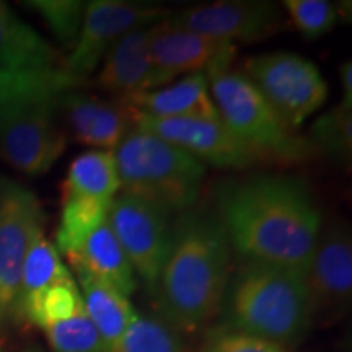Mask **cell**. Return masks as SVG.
Listing matches in <instances>:
<instances>
[{
    "label": "cell",
    "mask_w": 352,
    "mask_h": 352,
    "mask_svg": "<svg viewBox=\"0 0 352 352\" xmlns=\"http://www.w3.org/2000/svg\"><path fill=\"white\" fill-rule=\"evenodd\" d=\"M16 308L30 323L41 329L85 310L80 290L74 277L47 285L21 302Z\"/></svg>",
    "instance_id": "cell-23"
},
{
    "label": "cell",
    "mask_w": 352,
    "mask_h": 352,
    "mask_svg": "<svg viewBox=\"0 0 352 352\" xmlns=\"http://www.w3.org/2000/svg\"><path fill=\"white\" fill-rule=\"evenodd\" d=\"M232 248L217 212L195 204L176 214L171 246L152 292L165 321L182 331L204 327L222 308Z\"/></svg>",
    "instance_id": "cell-2"
},
{
    "label": "cell",
    "mask_w": 352,
    "mask_h": 352,
    "mask_svg": "<svg viewBox=\"0 0 352 352\" xmlns=\"http://www.w3.org/2000/svg\"><path fill=\"white\" fill-rule=\"evenodd\" d=\"M23 111L26 109H0V135Z\"/></svg>",
    "instance_id": "cell-32"
},
{
    "label": "cell",
    "mask_w": 352,
    "mask_h": 352,
    "mask_svg": "<svg viewBox=\"0 0 352 352\" xmlns=\"http://www.w3.org/2000/svg\"><path fill=\"white\" fill-rule=\"evenodd\" d=\"M85 78L69 74L63 65L46 70L0 69V109H28L59 103L65 95L82 90Z\"/></svg>",
    "instance_id": "cell-18"
},
{
    "label": "cell",
    "mask_w": 352,
    "mask_h": 352,
    "mask_svg": "<svg viewBox=\"0 0 352 352\" xmlns=\"http://www.w3.org/2000/svg\"><path fill=\"white\" fill-rule=\"evenodd\" d=\"M33 12H36L50 26L52 34L64 47L72 50L80 33L85 2L80 0H30L25 2Z\"/></svg>",
    "instance_id": "cell-27"
},
{
    "label": "cell",
    "mask_w": 352,
    "mask_h": 352,
    "mask_svg": "<svg viewBox=\"0 0 352 352\" xmlns=\"http://www.w3.org/2000/svg\"><path fill=\"white\" fill-rule=\"evenodd\" d=\"M243 74L285 124L296 131L328 98V83L320 69L294 52L254 56L246 63Z\"/></svg>",
    "instance_id": "cell-6"
},
{
    "label": "cell",
    "mask_w": 352,
    "mask_h": 352,
    "mask_svg": "<svg viewBox=\"0 0 352 352\" xmlns=\"http://www.w3.org/2000/svg\"><path fill=\"white\" fill-rule=\"evenodd\" d=\"M135 127L183 148L202 164L222 170H248L263 158L236 138L219 118H148L135 114Z\"/></svg>",
    "instance_id": "cell-10"
},
{
    "label": "cell",
    "mask_w": 352,
    "mask_h": 352,
    "mask_svg": "<svg viewBox=\"0 0 352 352\" xmlns=\"http://www.w3.org/2000/svg\"><path fill=\"white\" fill-rule=\"evenodd\" d=\"M232 331L290 347L315 323L314 302L303 272L243 261L228 277L222 302Z\"/></svg>",
    "instance_id": "cell-3"
},
{
    "label": "cell",
    "mask_w": 352,
    "mask_h": 352,
    "mask_svg": "<svg viewBox=\"0 0 352 352\" xmlns=\"http://www.w3.org/2000/svg\"><path fill=\"white\" fill-rule=\"evenodd\" d=\"M43 232L38 196L15 179L0 176V303L6 311L15 308L23 259Z\"/></svg>",
    "instance_id": "cell-9"
},
{
    "label": "cell",
    "mask_w": 352,
    "mask_h": 352,
    "mask_svg": "<svg viewBox=\"0 0 352 352\" xmlns=\"http://www.w3.org/2000/svg\"><path fill=\"white\" fill-rule=\"evenodd\" d=\"M219 120L264 164H303L318 155L305 135L285 124L243 72L223 69L208 76Z\"/></svg>",
    "instance_id": "cell-5"
},
{
    "label": "cell",
    "mask_w": 352,
    "mask_h": 352,
    "mask_svg": "<svg viewBox=\"0 0 352 352\" xmlns=\"http://www.w3.org/2000/svg\"><path fill=\"white\" fill-rule=\"evenodd\" d=\"M160 23V21H158ZM152 26L138 28L122 36L107 52L95 77V85L126 98L168 85L173 77L157 67L148 51Z\"/></svg>",
    "instance_id": "cell-15"
},
{
    "label": "cell",
    "mask_w": 352,
    "mask_h": 352,
    "mask_svg": "<svg viewBox=\"0 0 352 352\" xmlns=\"http://www.w3.org/2000/svg\"><path fill=\"white\" fill-rule=\"evenodd\" d=\"M43 331L54 352H107L103 340L85 310L51 324Z\"/></svg>",
    "instance_id": "cell-28"
},
{
    "label": "cell",
    "mask_w": 352,
    "mask_h": 352,
    "mask_svg": "<svg viewBox=\"0 0 352 352\" xmlns=\"http://www.w3.org/2000/svg\"><path fill=\"white\" fill-rule=\"evenodd\" d=\"M59 111L77 142L91 151L113 153L135 127V113L122 98L104 100L77 90L60 100Z\"/></svg>",
    "instance_id": "cell-16"
},
{
    "label": "cell",
    "mask_w": 352,
    "mask_h": 352,
    "mask_svg": "<svg viewBox=\"0 0 352 352\" xmlns=\"http://www.w3.org/2000/svg\"><path fill=\"white\" fill-rule=\"evenodd\" d=\"M305 277L315 320L344 314L352 290V241L344 223L329 222L321 228Z\"/></svg>",
    "instance_id": "cell-13"
},
{
    "label": "cell",
    "mask_w": 352,
    "mask_h": 352,
    "mask_svg": "<svg viewBox=\"0 0 352 352\" xmlns=\"http://www.w3.org/2000/svg\"><path fill=\"white\" fill-rule=\"evenodd\" d=\"M59 103L26 109L2 132L0 157L8 166L19 173L41 176L63 157L67 134L56 120Z\"/></svg>",
    "instance_id": "cell-12"
},
{
    "label": "cell",
    "mask_w": 352,
    "mask_h": 352,
    "mask_svg": "<svg viewBox=\"0 0 352 352\" xmlns=\"http://www.w3.org/2000/svg\"><path fill=\"white\" fill-rule=\"evenodd\" d=\"M69 266L77 277L78 290L88 318L94 323L108 352L121 340L138 314L129 297L122 296L120 290L90 274L82 264L69 263Z\"/></svg>",
    "instance_id": "cell-19"
},
{
    "label": "cell",
    "mask_w": 352,
    "mask_h": 352,
    "mask_svg": "<svg viewBox=\"0 0 352 352\" xmlns=\"http://www.w3.org/2000/svg\"><path fill=\"white\" fill-rule=\"evenodd\" d=\"M65 258L69 263L82 264L90 274L120 290L122 296L131 297L138 289V276L118 243L108 220L90 233L77 253Z\"/></svg>",
    "instance_id": "cell-21"
},
{
    "label": "cell",
    "mask_w": 352,
    "mask_h": 352,
    "mask_svg": "<svg viewBox=\"0 0 352 352\" xmlns=\"http://www.w3.org/2000/svg\"><path fill=\"white\" fill-rule=\"evenodd\" d=\"M340 82H341V90H342L341 104L342 107L352 109V63L351 60L341 64Z\"/></svg>",
    "instance_id": "cell-31"
},
{
    "label": "cell",
    "mask_w": 352,
    "mask_h": 352,
    "mask_svg": "<svg viewBox=\"0 0 352 352\" xmlns=\"http://www.w3.org/2000/svg\"><path fill=\"white\" fill-rule=\"evenodd\" d=\"M108 223L135 276L153 290L171 246V214L120 192L109 208Z\"/></svg>",
    "instance_id": "cell-7"
},
{
    "label": "cell",
    "mask_w": 352,
    "mask_h": 352,
    "mask_svg": "<svg viewBox=\"0 0 352 352\" xmlns=\"http://www.w3.org/2000/svg\"><path fill=\"white\" fill-rule=\"evenodd\" d=\"M120 191L168 214L197 204L206 165L183 148L134 127L113 152Z\"/></svg>",
    "instance_id": "cell-4"
},
{
    "label": "cell",
    "mask_w": 352,
    "mask_h": 352,
    "mask_svg": "<svg viewBox=\"0 0 352 352\" xmlns=\"http://www.w3.org/2000/svg\"><path fill=\"white\" fill-rule=\"evenodd\" d=\"M214 210L240 259L307 274L323 219L305 182L279 173L233 179L219 186Z\"/></svg>",
    "instance_id": "cell-1"
},
{
    "label": "cell",
    "mask_w": 352,
    "mask_h": 352,
    "mask_svg": "<svg viewBox=\"0 0 352 352\" xmlns=\"http://www.w3.org/2000/svg\"><path fill=\"white\" fill-rule=\"evenodd\" d=\"M204 352H292L289 347L276 342L250 336L236 331H223L215 334L208 342Z\"/></svg>",
    "instance_id": "cell-30"
},
{
    "label": "cell",
    "mask_w": 352,
    "mask_h": 352,
    "mask_svg": "<svg viewBox=\"0 0 352 352\" xmlns=\"http://www.w3.org/2000/svg\"><path fill=\"white\" fill-rule=\"evenodd\" d=\"M310 142L318 153L349 164L352 155V109L336 104L316 118L310 129Z\"/></svg>",
    "instance_id": "cell-26"
},
{
    "label": "cell",
    "mask_w": 352,
    "mask_h": 352,
    "mask_svg": "<svg viewBox=\"0 0 352 352\" xmlns=\"http://www.w3.org/2000/svg\"><path fill=\"white\" fill-rule=\"evenodd\" d=\"M60 65L59 52L6 2H0V69L46 70Z\"/></svg>",
    "instance_id": "cell-20"
},
{
    "label": "cell",
    "mask_w": 352,
    "mask_h": 352,
    "mask_svg": "<svg viewBox=\"0 0 352 352\" xmlns=\"http://www.w3.org/2000/svg\"><path fill=\"white\" fill-rule=\"evenodd\" d=\"M3 314H6V308H3V307H2V303H0V323H2Z\"/></svg>",
    "instance_id": "cell-33"
},
{
    "label": "cell",
    "mask_w": 352,
    "mask_h": 352,
    "mask_svg": "<svg viewBox=\"0 0 352 352\" xmlns=\"http://www.w3.org/2000/svg\"><path fill=\"white\" fill-rule=\"evenodd\" d=\"M164 8L124 2V0H91L87 2L82 28L76 46L63 60L72 76L85 78L100 67L107 52L127 33L153 26L166 19Z\"/></svg>",
    "instance_id": "cell-8"
},
{
    "label": "cell",
    "mask_w": 352,
    "mask_h": 352,
    "mask_svg": "<svg viewBox=\"0 0 352 352\" xmlns=\"http://www.w3.org/2000/svg\"><path fill=\"white\" fill-rule=\"evenodd\" d=\"M120 195V178L111 152L88 151L72 162L63 184V196L111 206Z\"/></svg>",
    "instance_id": "cell-22"
},
{
    "label": "cell",
    "mask_w": 352,
    "mask_h": 352,
    "mask_svg": "<svg viewBox=\"0 0 352 352\" xmlns=\"http://www.w3.org/2000/svg\"><path fill=\"white\" fill-rule=\"evenodd\" d=\"M235 44L171 25L168 20L152 26L148 51L164 72L171 77L202 74L210 76L228 69L235 56Z\"/></svg>",
    "instance_id": "cell-14"
},
{
    "label": "cell",
    "mask_w": 352,
    "mask_h": 352,
    "mask_svg": "<svg viewBox=\"0 0 352 352\" xmlns=\"http://www.w3.org/2000/svg\"><path fill=\"white\" fill-rule=\"evenodd\" d=\"M70 277H72V272L64 264L56 245H52L44 236V232L39 233L23 259L15 308L26 298L32 297L33 294L47 287V285L67 280Z\"/></svg>",
    "instance_id": "cell-24"
},
{
    "label": "cell",
    "mask_w": 352,
    "mask_h": 352,
    "mask_svg": "<svg viewBox=\"0 0 352 352\" xmlns=\"http://www.w3.org/2000/svg\"><path fill=\"white\" fill-rule=\"evenodd\" d=\"M283 8L305 39H318L338 23V7L328 0H284Z\"/></svg>",
    "instance_id": "cell-29"
},
{
    "label": "cell",
    "mask_w": 352,
    "mask_h": 352,
    "mask_svg": "<svg viewBox=\"0 0 352 352\" xmlns=\"http://www.w3.org/2000/svg\"><path fill=\"white\" fill-rule=\"evenodd\" d=\"M140 116L162 118H219L210 98L208 77L202 74L184 76L179 80L144 94L122 98Z\"/></svg>",
    "instance_id": "cell-17"
},
{
    "label": "cell",
    "mask_w": 352,
    "mask_h": 352,
    "mask_svg": "<svg viewBox=\"0 0 352 352\" xmlns=\"http://www.w3.org/2000/svg\"><path fill=\"white\" fill-rule=\"evenodd\" d=\"M171 25L228 43H256L279 32L283 7L259 0L206 3L166 16Z\"/></svg>",
    "instance_id": "cell-11"
},
{
    "label": "cell",
    "mask_w": 352,
    "mask_h": 352,
    "mask_svg": "<svg viewBox=\"0 0 352 352\" xmlns=\"http://www.w3.org/2000/svg\"><path fill=\"white\" fill-rule=\"evenodd\" d=\"M108 352H184V342L168 321L138 314Z\"/></svg>",
    "instance_id": "cell-25"
}]
</instances>
